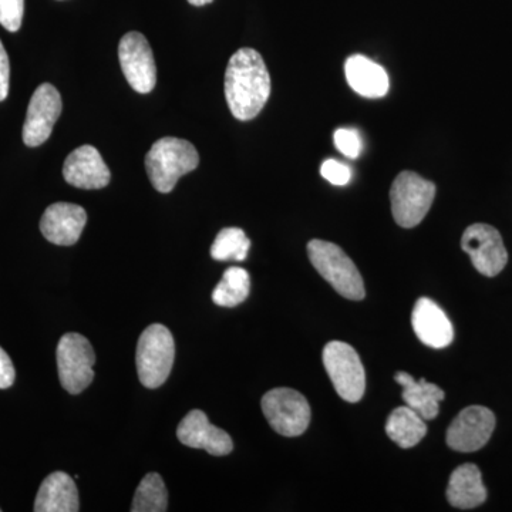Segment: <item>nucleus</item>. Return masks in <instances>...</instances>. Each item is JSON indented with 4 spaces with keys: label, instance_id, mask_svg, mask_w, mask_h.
Segmentation results:
<instances>
[{
    "label": "nucleus",
    "instance_id": "nucleus-14",
    "mask_svg": "<svg viewBox=\"0 0 512 512\" xmlns=\"http://www.w3.org/2000/svg\"><path fill=\"white\" fill-rule=\"evenodd\" d=\"M177 437L184 446L202 448L215 457L228 456L234 448L227 431L212 426L207 414L201 410H192L184 417L178 426Z\"/></svg>",
    "mask_w": 512,
    "mask_h": 512
},
{
    "label": "nucleus",
    "instance_id": "nucleus-10",
    "mask_svg": "<svg viewBox=\"0 0 512 512\" xmlns=\"http://www.w3.org/2000/svg\"><path fill=\"white\" fill-rule=\"evenodd\" d=\"M119 59L124 76L133 90L141 94L153 92L157 84V67L147 37L138 32L121 37Z\"/></svg>",
    "mask_w": 512,
    "mask_h": 512
},
{
    "label": "nucleus",
    "instance_id": "nucleus-17",
    "mask_svg": "<svg viewBox=\"0 0 512 512\" xmlns=\"http://www.w3.org/2000/svg\"><path fill=\"white\" fill-rule=\"evenodd\" d=\"M345 74L349 86L366 99H380L389 92V74L369 57L350 56L345 63Z\"/></svg>",
    "mask_w": 512,
    "mask_h": 512
},
{
    "label": "nucleus",
    "instance_id": "nucleus-3",
    "mask_svg": "<svg viewBox=\"0 0 512 512\" xmlns=\"http://www.w3.org/2000/svg\"><path fill=\"white\" fill-rule=\"evenodd\" d=\"M308 255L313 268L339 295L350 301H362L365 298L362 275L342 248L333 242L312 239L308 244Z\"/></svg>",
    "mask_w": 512,
    "mask_h": 512
},
{
    "label": "nucleus",
    "instance_id": "nucleus-25",
    "mask_svg": "<svg viewBox=\"0 0 512 512\" xmlns=\"http://www.w3.org/2000/svg\"><path fill=\"white\" fill-rule=\"evenodd\" d=\"M333 140H335V146L343 156L355 160L362 153V138L353 128H338L333 134Z\"/></svg>",
    "mask_w": 512,
    "mask_h": 512
},
{
    "label": "nucleus",
    "instance_id": "nucleus-23",
    "mask_svg": "<svg viewBox=\"0 0 512 512\" xmlns=\"http://www.w3.org/2000/svg\"><path fill=\"white\" fill-rule=\"evenodd\" d=\"M168 510V493L163 477L147 474L134 494L131 512H164Z\"/></svg>",
    "mask_w": 512,
    "mask_h": 512
},
{
    "label": "nucleus",
    "instance_id": "nucleus-20",
    "mask_svg": "<svg viewBox=\"0 0 512 512\" xmlns=\"http://www.w3.org/2000/svg\"><path fill=\"white\" fill-rule=\"evenodd\" d=\"M394 379L403 387V400L410 409L424 420H433L439 416L440 402L446 397L439 386L424 379L414 380L406 372L396 373Z\"/></svg>",
    "mask_w": 512,
    "mask_h": 512
},
{
    "label": "nucleus",
    "instance_id": "nucleus-2",
    "mask_svg": "<svg viewBox=\"0 0 512 512\" xmlns=\"http://www.w3.org/2000/svg\"><path fill=\"white\" fill-rule=\"evenodd\" d=\"M200 164L197 148L183 138L164 137L157 140L146 156V170L158 192L168 194L178 180Z\"/></svg>",
    "mask_w": 512,
    "mask_h": 512
},
{
    "label": "nucleus",
    "instance_id": "nucleus-28",
    "mask_svg": "<svg viewBox=\"0 0 512 512\" xmlns=\"http://www.w3.org/2000/svg\"><path fill=\"white\" fill-rule=\"evenodd\" d=\"M16 372L8 353L0 348V390L9 389L15 383Z\"/></svg>",
    "mask_w": 512,
    "mask_h": 512
},
{
    "label": "nucleus",
    "instance_id": "nucleus-6",
    "mask_svg": "<svg viewBox=\"0 0 512 512\" xmlns=\"http://www.w3.org/2000/svg\"><path fill=\"white\" fill-rule=\"evenodd\" d=\"M323 365L336 393L345 402L357 403L366 390V373L359 355L345 342H330L323 349Z\"/></svg>",
    "mask_w": 512,
    "mask_h": 512
},
{
    "label": "nucleus",
    "instance_id": "nucleus-22",
    "mask_svg": "<svg viewBox=\"0 0 512 512\" xmlns=\"http://www.w3.org/2000/svg\"><path fill=\"white\" fill-rule=\"evenodd\" d=\"M251 276L244 268L231 266L224 272L220 284L212 292V301L222 308H235L249 296Z\"/></svg>",
    "mask_w": 512,
    "mask_h": 512
},
{
    "label": "nucleus",
    "instance_id": "nucleus-5",
    "mask_svg": "<svg viewBox=\"0 0 512 512\" xmlns=\"http://www.w3.org/2000/svg\"><path fill=\"white\" fill-rule=\"evenodd\" d=\"M436 197V185L413 171L397 175L390 190L394 221L403 228H414L426 217Z\"/></svg>",
    "mask_w": 512,
    "mask_h": 512
},
{
    "label": "nucleus",
    "instance_id": "nucleus-30",
    "mask_svg": "<svg viewBox=\"0 0 512 512\" xmlns=\"http://www.w3.org/2000/svg\"><path fill=\"white\" fill-rule=\"evenodd\" d=\"M188 2H190L191 5H194V6H204V5H208V3H211L212 0H188Z\"/></svg>",
    "mask_w": 512,
    "mask_h": 512
},
{
    "label": "nucleus",
    "instance_id": "nucleus-16",
    "mask_svg": "<svg viewBox=\"0 0 512 512\" xmlns=\"http://www.w3.org/2000/svg\"><path fill=\"white\" fill-rule=\"evenodd\" d=\"M412 323L417 338L433 349L447 348L454 339V329L443 309L431 299L420 298L413 309Z\"/></svg>",
    "mask_w": 512,
    "mask_h": 512
},
{
    "label": "nucleus",
    "instance_id": "nucleus-7",
    "mask_svg": "<svg viewBox=\"0 0 512 512\" xmlns=\"http://www.w3.org/2000/svg\"><path fill=\"white\" fill-rule=\"evenodd\" d=\"M57 369L63 389L79 394L92 384L96 363L93 346L79 333H66L57 345Z\"/></svg>",
    "mask_w": 512,
    "mask_h": 512
},
{
    "label": "nucleus",
    "instance_id": "nucleus-18",
    "mask_svg": "<svg viewBox=\"0 0 512 512\" xmlns=\"http://www.w3.org/2000/svg\"><path fill=\"white\" fill-rule=\"evenodd\" d=\"M36 512H77L79 491L69 474L56 471L45 478L36 495Z\"/></svg>",
    "mask_w": 512,
    "mask_h": 512
},
{
    "label": "nucleus",
    "instance_id": "nucleus-1",
    "mask_svg": "<svg viewBox=\"0 0 512 512\" xmlns=\"http://www.w3.org/2000/svg\"><path fill=\"white\" fill-rule=\"evenodd\" d=\"M271 96V76L256 50L242 47L232 55L225 72V99L232 116L254 120Z\"/></svg>",
    "mask_w": 512,
    "mask_h": 512
},
{
    "label": "nucleus",
    "instance_id": "nucleus-4",
    "mask_svg": "<svg viewBox=\"0 0 512 512\" xmlns=\"http://www.w3.org/2000/svg\"><path fill=\"white\" fill-rule=\"evenodd\" d=\"M175 342L170 330L160 323L148 326L138 339L136 363L140 382L147 389H158L173 369Z\"/></svg>",
    "mask_w": 512,
    "mask_h": 512
},
{
    "label": "nucleus",
    "instance_id": "nucleus-27",
    "mask_svg": "<svg viewBox=\"0 0 512 512\" xmlns=\"http://www.w3.org/2000/svg\"><path fill=\"white\" fill-rule=\"evenodd\" d=\"M320 174L330 184L338 185V187H343L352 180V170L349 165L340 163L338 160L323 161Z\"/></svg>",
    "mask_w": 512,
    "mask_h": 512
},
{
    "label": "nucleus",
    "instance_id": "nucleus-21",
    "mask_svg": "<svg viewBox=\"0 0 512 512\" xmlns=\"http://www.w3.org/2000/svg\"><path fill=\"white\" fill-rule=\"evenodd\" d=\"M387 436L402 448L417 446L427 433L423 417L409 406L397 407L386 423Z\"/></svg>",
    "mask_w": 512,
    "mask_h": 512
},
{
    "label": "nucleus",
    "instance_id": "nucleus-26",
    "mask_svg": "<svg viewBox=\"0 0 512 512\" xmlns=\"http://www.w3.org/2000/svg\"><path fill=\"white\" fill-rule=\"evenodd\" d=\"M25 0H0V25L9 32H18L22 26Z\"/></svg>",
    "mask_w": 512,
    "mask_h": 512
},
{
    "label": "nucleus",
    "instance_id": "nucleus-12",
    "mask_svg": "<svg viewBox=\"0 0 512 512\" xmlns=\"http://www.w3.org/2000/svg\"><path fill=\"white\" fill-rule=\"evenodd\" d=\"M495 416L483 406H470L458 414L447 430V444L460 453L480 450L493 436Z\"/></svg>",
    "mask_w": 512,
    "mask_h": 512
},
{
    "label": "nucleus",
    "instance_id": "nucleus-19",
    "mask_svg": "<svg viewBox=\"0 0 512 512\" xmlns=\"http://www.w3.org/2000/svg\"><path fill=\"white\" fill-rule=\"evenodd\" d=\"M447 500L458 510H473L484 504L487 490L476 464H463L453 471L448 481Z\"/></svg>",
    "mask_w": 512,
    "mask_h": 512
},
{
    "label": "nucleus",
    "instance_id": "nucleus-11",
    "mask_svg": "<svg viewBox=\"0 0 512 512\" xmlns=\"http://www.w3.org/2000/svg\"><path fill=\"white\" fill-rule=\"evenodd\" d=\"M62 97L55 86L40 84L30 99L23 124V141L28 147H39L49 140L56 121L62 114Z\"/></svg>",
    "mask_w": 512,
    "mask_h": 512
},
{
    "label": "nucleus",
    "instance_id": "nucleus-31",
    "mask_svg": "<svg viewBox=\"0 0 512 512\" xmlns=\"http://www.w3.org/2000/svg\"><path fill=\"white\" fill-rule=\"evenodd\" d=\"M0 511H2V510H0Z\"/></svg>",
    "mask_w": 512,
    "mask_h": 512
},
{
    "label": "nucleus",
    "instance_id": "nucleus-9",
    "mask_svg": "<svg viewBox=\"0 0 512 512\" xmlns=\"http://www.w3.org/2000/svg\"><path fill=\"white\" fill-rule=\"evenodd\" d=\"M461 248L481 275L493 278L505 268L508 252L500 232L488 224H473L464 231Z\"/></svg>",
    "mask_w": 512,
    "mask_h": 512
},
{
    "label": "nucleus",
    "instance_id": "nucleus-24",
    "mask_svg": "<svg viewBox=\"0 0 512 512\" xmlns=\"http://www.w3.org/2000/svg\"><path fill=\"white\" fill-rule=\"evenodd\" d=\"M251 241L241 228H225L215 238L211 256L215 261H238L247 259Z\"/></svg>",
    "mask_w": 512,
    "mask_h": 512
},
{
    "label": "nucleus",
    "instance_id": "nucleus-8",
    "mask_svg": "<svg viewBox=\"0 0 512 512\" xmlns=\"http://www.w3.org/2000/svg\"><path fill=\"white\" fill-rule=\"evenodd\" d=\"M262 412L276 433L285 437H298L311 423V406L303 394L296 390H269L262 397Z\"/></svg>",
    "mask_w": 512,
    "mask_h": 512
},
{
    "label": "nucleus",
    "instance_id": "nucleus-15",
    "mask_svg": "<svg viewBox=\"0 0 512 512\" xmlns=\"http://www.w3.org/2000/svg\"><path fill=\"white\" fill-rule=\"evenodd\" d=\"M63 177L73 187L100 190L109 185L111 173L96 147L82 146L64 161Z\"/></svg>",
    "mask_w": 512,
    "mask_h": 512
},
{
    "label": "nucleus",
    "instance_id": "nucleus-29",
    "mask_svg": "<svg viewBox=\"0 0 512 512\" xmlns=\"http://www.w3.org/2000/svg\"><path fill=\"white\" fill-rule=\"evenodd\" d=\"M10 64L9 56L6 53L3 43L0 42V101H3L9 94Z\"/></svg>",
    "mask_w": 512,
    "mask_h": 512
},
{
    "label": "nucleus",
    "instance_id": "nucleus-13",
    "mask_svg": "<svg viewBox=\"0 0 512 512\" xmlns=\"http://www.w3.org/2000/svg\"><path fill=\"white\" fill-rule=\"evenodd\" d=\"M87 214L83 207L70 202L50 205L40 220L43 237L60 247H72L82 237Z\"/></svg>",
    "mask_w": 512,
    "mask_h": 512
}]
</instances>
